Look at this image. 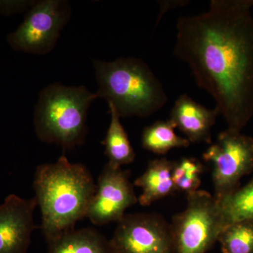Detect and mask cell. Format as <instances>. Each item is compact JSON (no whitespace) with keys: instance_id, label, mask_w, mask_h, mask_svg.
Here are the masks:
<instances>
[{"instance_id":"1","label":"cell","mask_w":253,"mask_h":253,"mask_svg":"<svg viewBox=\"0 0 253 253\" xmlns=\"http://www.w3.org/2000/svg\"><path fill=\"white\" fill-rule=\"evenodd\" d=\"M253 0H212L206 12L176 23L174 54L237 131L253 116Z\"/></svg>"},{"instance_id":"2","label":"cell","mask_w":253,"mask_h":253,"mask_svg":"<svg viewBox=\"0 0 253 253\" xmlns=\"http://www.w3.org/2000/svg\"><path fill=\"white\" fill-rule=\"evenodd\" d=\"M33 189L41 210L42 229L49 242L86 217L96 184L84 165L62 156L56 163L37 168Z\"/></svg>"},{"instance_id":"3","label":"cell","mask_w":253,"mask_h":253,"mask_svg":"<svg viewBox=\"0 0 253 253\" xmlns=\"http://www.w3.org/2000/svg\"><path fill=\"white\" fill-rule=\"evenodd\" d=\"M98 98L114 106L120 117L146 118L168 102L163 84L142 60L121 58L93 61Z\"/></svg>"},{"instance_id":"4","label":"cell","mask_w":253,"mask_h":253,"mask_svg":"<svg viewBox=\"0 0 253 253\" xmlns=\"http://www.w3.org/2000/svg\"><path fill=\"white\" fill-rule=\"evenodd\" d=\"M84 86L55 83L40 93L34 113V126L40 140L70 149L84 143L86 118L91 103L97 99Z\"/></svg>"},{"instance_id":"5","label":"cell","mask_w":253,"mask_h":253,"mask_svg":"<svg viewBox=\"0 0 253 253\" xmlns=\"http://www.w3.org/2000/svg\"><path fill=\"white\" fill-rule=\"evenodd\" d=\"M226 226L214 195L201 190L188 194L185 209L171 224L176 253H206Z\"/></svg>"},{"instance_id":"6","label":"cell","mask_w":253,"mask_h":253,"mask_svg":"<svg viewBox=\"0 0 253 253\" xmlns=\"http://www.w3.org/2000/svg\"><path fill=\"white\" fill-rule=\"evenodd\" d=\"M71 16L66 1L42 0L35 1L24 21L16 31L10 33L8 42L16 51L44 55L54 49Z\"/></svg>"},{"instance_id":"7","label":"cell","mask_w":253,"mask_h":253,"mask_svg":"<svg viewBox=\"0 0 253 253\" xmlns=\"http://www.w3.org/2000/svg\"><path fill=\"white\" fill-rule=\"evenodd\" d=\"M212 163L214 197L219 201L234 191L240 179L253 168V139L228 129L203 155Z\"/></svg>"},{"instance_id":"8","label":"cell","mask_w":253,"mask_h":253,"mask_svg":"<svg viewBox=\"0 0 253 253\" xmlns=\"http://www.w3.org/2000/svg\"><path fill=\"white\" fill-rule=\"evenodd\" d=\"M110 242L114 253H176L171 224L156 214H125Z\"/></svg>"},{"instance_id":"9","label":"cell","mask_w":253,"mask_h":253,"mask_svg":"<svg viewBox=\"0 0 253 253\" xmlns=\"http://www.w3.org/2000/svg\"><path fill=\"white\" fill-rule=\"evenodd\" d=\"M137 202L129 172L107 163L98 178L86 217L96 226L118 222L126 210Z\"/></svg>"},{"instance_id":"10","label":"cell","mask_w":253,"mask_h":253,"mask_svg":"<svg viewBox=\"0 0 253 253\" xmlns=\"http://www.w3.org/2000/svg\"><path fill=\"white\" fill-rule=\"evenodd\" d=\"M36 198L23 199L10 194L0 205V253H27L36 226L33 218Z\"/></svg>"},{"instance_id":"11","label":"cell","mask_w":253,"mask_h":253,"mask_svg":"<svg viewBox=\"0 0 253 253\" xmlns=\"http://www.w3.org/2000/svg\"><path fill=\"white\" fill-rule=\"evenodd\" d=\"M219 115L216 108L207 109L184 94L176 100L169 120L190 142L211 144V129Z\"/></svg>"},{"instance_id":"12","label":"cell","mask_w":253,"mask_h":253,"mask_svg":"<svg viewBox=\"0 0 253 253\" xmlns=\"http://www.w3.org/2000/svg\"><path fill=\"white\" fill-rule=\"evenodd\" d=\"M174 162L166 158L150 161L146 170L134 181V185L142 189L138 199L143 206H149L176 191L172 180Z\"/></svg>"},{"instance_id":"13","label":"cell","mask_w":253,"mask_h":253,"mask_svg":"<svg viewBox=\"0 0 253 253\" xmlns=\"http://www.w3.org/2000/svg\"><path fill=\"white\" fill-rule=\"evenodd\" d=\"M49 253H114L111 242L96 229H72L48 242Z\"/></svg>"},{"instance_id":"14","label":"cell","mask_w":253,"mask_h":253,"mask_svg":"<svg viewBox=\"0 0 253 253\" xmlns=\"http://www.w3.org/2000/svg\"><path fill=\"white\" fill-rule=\"evenodd\" d=\"M109 104L111 122L103 144L105 154L109 159V164L113 168H120L130 164L136 157L126 131L121 122V117L114 106Z\"/></svg>"},{"instance_id":"15","label":"cell","mask_w":253,"mask_h":253,"mask_svg":"<svg viewBox=\"0 0 253 253\" xmlns=\"http://www.w3.org/2000/svg\"><path fill=\"white\" fill-rule=\"evenodd\" d=\"M175 126L169 120L158 121L146 126L141 135V144L147 151L165 155L176 148L189 147L191 142L186 138L177 135Z\"/></svg>"},{"instance_id":"16","label":"cell","mask_w":253,"mask_h":253,"mask_svg":"<svg viewBox=\"0 0 253 253\" xmlns=\"http://www.w3.org/2000/svg\"><path fill=\"white\" fill-rule=\"evenodd\" d=\"M219 201L226 225L253 221V179Z\"/></svg>"},{"instance_id":"17","label":"cell","mask_w":253,"mask_h":253,"mask_svg":"<svg viewBox=\"0 0 253 253\" xmlns=\"http://www.w3.org/2000/svg\"><path fill=\"white\" fill-rule=\"evenodd\" d=\"M218 241L224 253H253V221L226 226Z\"/></svg>"},{"instance_id":"18","label":"cell","mask_w":253,"mask_h":253,"mask_svg":"<svg viewBox=\"0 0 253 253\" xmlns=\"http://www.w3.org/2000/svg\"><path fill=\"white\" fill-rule=\"evenodd\" d=\"M203 172L204 166L196 158H184L174 162L172 180L176 191L185 192L187 195L197 191L201 185Z\"/></svg>"},{"instance_id":"19","label":"cell","mask_w":253,"mask_h":253,"mask_svg":"<svg viewBox=\"0 0 253 253\" xmlns=\"http://www.w3.org/2000/svg\"><path fill=\"white\" fill-rule=\"evenodd\" d=\"M35 2V1H34ZM33 1H0V10L3 12H16L31 6Z\"/></svg>"},{"instance_id":"20","label":"cell","mask_w":253,"mask_h":253,"mask_svg":"<svg viewBox=\"0 0 253 253\" xmlns=\"http://www.w3.org/2000/svg\"><path fill=\"white\" fill-rule=\"evenodd\" d=\"M160 5H161V11H160L159 17L157 20V24L161 21V18L163 17V15L168 11L169 9H172V8H176L179 6H184L186 5V1H159Z\"/></svg>"}]
</instances>
